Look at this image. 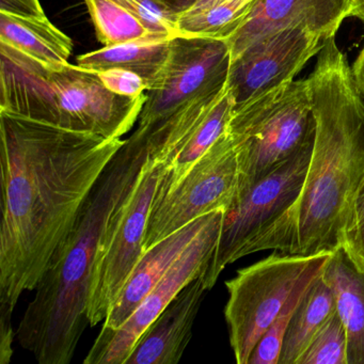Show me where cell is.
I'll return each instance as SVG.
<instances>
[{"instance_id":"obj_1","label":"cell","mask_w":364,"mask_h":364,"mask_svg":"<svg viewBox=\"0 0 364 364\" xmlns=\"http://www.w3.org/2000/svg\"><path fill=\"white\" fill-rule=\"evenodd\" d=\"M0 341L14 342L12 315L33 291L89 193L125 140L63 129L0 110Z\"/></svg>"},{"instance_id":"obj_2","label":"cell","mask_w":364,"mask_h":364,"mask_svg":"<svg viewBox=\"0 0 364 364\" xmlns=\"http://www.w3.org/2000/svg\"><path fill=\"white\" fill-rule=\"evenodd\" d=\"M317 55L308 78L314 144L282 255L312 257L340 248L349 203L364 180V101L348 59L336 37L326 39Z\"/></svg>"},{"instance_id":"obj_3","label":"cell","mask_w":364,"mask_h":364,"mask_svg":"<svg viewBox=\"0 0 364 364\" xmlns=\"http://www.w3.org/2000/svg\"><path fill=\"white\" fill-rule=\"evenodd\" d=\"M149 155L132 134L78 213L65 242L36 287L16 336L41 364H69L89 325L87 302L95 255L119 208L135 186Z\"/></svg>"},{"instance_id":"obj_4","label":"cell","mask_w":364,"mask_h":364,"mask_svg":"<svg viewBox=\"0 0 364 364\" xmlns=\"http://www.w3.org/2000/svg\"><path fill=\"white\" fill-rule=\"evenodd\" d=\"M315 132L308 80L281 85L234 110L228 127L240 172L233 201L314 142Z\"/></svg>"},{"instance_id":"obj_5","label":"cell","mask_w":364,"mask_h":364,"mask_svg":"<svg viewBox=\"0 0 364 364\" xmlns=\"http://www.w3.org/2000/svg\"><path fill=\"white\" fill-rule=\"evenodd\" d=\"M313 144H308L236 198L225 210L220 236L204 281L208 291L237 259L263 250L283 253L291 210L301 195Z\"/></svg>"},{"instance_id":"obj_6","label":"cell","mask_w":364,"mask_h":364,"mask_svg":"<svg viewBox=\"0 0 364 364\" xmlns=\"http://www.w3.org/2000/svg\"><path fill=\"white\" fill-rule=\"evenodd\" d=\"M331 253L302 257L274 252L225 282V317L238 364H248L257 343L302 283L318 276Z\"/></svg>"},{"instance_id":"obj_7","label":"cell","mask_w":364,"mask_h":364,"mask_svg":"<svg viewBox=\"0 0 364 364\" xmlns=\"http://www.w3.org/2000/svg\"><path fill=\"white\" fill-rule=\"evenodd\" d=\"M165 164L149 149L135 186L119 208L95 255L89 287V325L104 321L129 274L144 252V240L153 201Z\"/></svg>"},{"instance_id":"obj_8","label":"cell","mask_w":364,"mask_h":364,"mask_svg":"<svg viewBox=\"0 0 364 364\" xmlns=\"http://www.w3.org/2000/svg\"><path fill=\"white\" fill-rule=\"evenodd\" d=\"M238 159L225 134L169 191L155 196L144 250L200 217L225 210L238 184Z\"/></svg>"},{"instance_id":"obj_9","label":"cell","mask_w":364,"mask_h":364,"mask_svg":"<svg viewBox=\"0 0 364 364\" xmlns=\"http://www.w3.org/2000/svg\"><path fill=\"white\" fill-rule=\"evenodd\" d=\"M230 65L227 40L174 37L163 82L146 91L137 131H151L174 120L204 93L225 88Z\"/></svg>"},{"instance_id":"obj_10","label":"cell","mask_w":364,"mask_h":364,"mask_svg":"<svg viewBox=\"0 0 364 364\" xmlns=\"http://www.w3.org/2000/svg\"><path fill=\"white\" fill-rule=\"evenodd\" d=\"M225 210L212 220L183 251L159 284L117 330L101 329L85 364H125L140 336L191 281L206 272L216 250Z\"/></svg>"},{"instance_id":"obj_11","label":"cell","mask_w":364,"mask_h":364,"mask_svg":"<svg viewBox=\"0 0 364 364\" xmlns=\"http://www.w3.org/2000/svg\"><path fill=\"white\" fill-rule=\"evenodd\" d=\"M50 78L56 93L58 127L107 139H121L129 133L146 100L125 97L110 91L99 72L80 65L50 68Z\"/></svg>"},{"instance_id":"obj_12","label":"cell","mask_w":364,"mask_h":364,"mask_svg":"<svg viewBox=\"0 0 364 364\" xmlns=\"http://www.w3.org/2000/svg\"><path fill=\"white\" fill-rule=\"evenodd\" d=\"M323 41L306 29H281L247 48L231 61L227 88L234 101V110L291 82Z\"/></svg>"},{"instance_id":"obj_13","label":"cell","mask_w":364,"mask_h":364,"mask_svg":"<svg viewBox=\"0 0 364 364\" xmlns=\"http://www.w3.org/2000/svg\"><path fill=\"white\" fill-rule=\"evenodd\" d=\"M355 0H255L246 20L227 40L231 61L259 40L289 27L310 31L323 41L336 37Z\"/></svg>"},{"instance_id":"obj_14","label":"cell","mask_w":364,"mask_h":364,"mask_svg":"<svg viewBox=\"0 0 364 364\" xmlns=\"http://www.w3.org/2000/svg\"><path fill=\"white\" fill-rule=\"evenodd\" d=\"M204 274L184 287L136 343L125 364H178L205 298Z\"/></svg>"},{"instance_id":"obj_15","label":"cell","mask_w":364,"mask_h":364,"mask_svg":"<svg viewBox=\"0 0 364 364\" xmlns=\"http://www.w3.org/2000/svg\"><path fill=\"white\" fill-rule=\"evenodd\" d=\"M214 214L213 212L196 219L144 250L110 308L102 329H119L133 315L142 300L159 284L183 251L212 220Z\"/></svg>"},{"instance_id":"obj_16","label":"cell","mask_w":364,"mask_h":364,"mask_svg":"<svg viewBox=\"0 0 364 364\" xmlns=\"http://www.w3.org/2000/svg\"><path fill=\"white\" fill-rule=\"evenodd\" d=\"M336 300L347 332V364H364V269L342 246L330 255L321 272Z\"/></svg>"},{"instance_id":"obj_17","label":"cell","mask_w":364,"mask_h":364,"mask_svg":"<svg viewBox=\"0 0 364 364\" xmlns=\"http://www.w3.org/2000/svg\"><path fill=\"white\" fill-rule=\"evenodd\" d=\"M173 38L136 40L118 46H104L101 50L78 56L77 65L97 72L109 69L133 72L142 78L146 91H150L163 82Z\"/></svg>"},{"instance_id":"obj_18","label":"cell","mask_w":364,"mask_h":364,"mask_svg":"<svg viewBox=\"0 0 364 364\" xmlns=\"http://www.w3.org/2000/svg\"><path fill=\"white\" fill-rule=\"evenodd\" d=\"M0 42L50 68L69 65L73 50L71 38L48 18H22L0 14Z\"/></svg>"},{"instance_id":"obj_19","label":"cell","mask_w":364,"mask_h":364,"mask_svg":"<svg viewBox=\"0 0 364 364\" xmlns=\"http://www.w3.org/2000/svg\"><path fill=\"white\" fill-rule=\"evenodd\" d=\"M334 311L332 289L319 274L309 283L291 314L278 364H296Z\"/></svg>"},{"instance_id":"obj_20","label":"cell","mask_w":364,"mask_h":364,"mask_svg":"<svg viewBox=\"0 0 364 364\" xmlns=\"http://www.w3.org/2000/svg\"><path fill=\"white\" fill-rule=\"evenodd\" d=\"M234 112V101L225 88L205 118L189 136L173 159L165 165L156 196L169 191L184 174L225 135Z\"/></svg>"},{"instance_id":"obj_21","label":"cell","mask_w":364,"mask_h":364,"mask_svg":"<svg viewBox=\"0 0 364 364\" xmlns=\"http://www.w3.org/2000/svg\"><path fill=\"white\" fill-rule=\"evenodd\" d=\"M255 0H223L203 10H191L178 18V36L229 40L251 11Z\"/></svg>"},{"instance_id":"obj_22","label":"cell","mask_w":364,"mask_h":364,"mask_svg":"<svg viewBox=\"0 0 364 364\" xmlns=\"http://www.w3.org/2000/svg\"><path fill=\"white\" fill-rule=\"evenodd\" d=\"M97 39L104 46H118L136 40L170 39L151 33L117 0H84Z\"/></svg>"},{"instance_id":"obj_23","label":"cell","mask_w":364,"mask_h":364,"mask_svg":"<svg viewBox=\"0 0 364 364\" xmlns=\"http://www.w3.org/2000/svg\"><path fill=\"white\" fill-rule=\"evenodd\" d=\"M347 347L346 329L336 310L296 364H347Z\"/></svg>"},{"instance_id":"obj_24","label":"cell","mask_w":364,"mask_h":364,"mask_svg":"<svg viewBox=\"0 0 364 364\" xmlns=\"http://www.w3.org/2000/svg\"><path fill=\"white\" fill-rule=\"evenodd\" d=\"M309 282L302 283L291 294L278 316L259 338L249 357L248 364H278L282 350L283 338L289 326V319L299 302Z\"/></svg>"},{"instance_id":"obj_25","label":"cell","mask_w":364,"mask_h":364,"mask_svg":"<svg viewBox=\"0 0 364 364\" xmlns=\"http://www.w3.org/2000/svg\"><path fill=\"white\" fill-rule=\"evenodd\" d=\"M154 35L165 38L178 36V16L159 0H117Z\"/></svg>"},{"instance_id":"obj_26","label":"cell","mask_w":364,"mask_h":364,"mask_svg":"<svg viewBox=\"0 0 364 364\" xmlns=\"http://www.w3.org/2000/svg\"><path fill=\"white\" fill-rule=\"evenodd\" d=\"M342 247L364 269V180L353 195L345 219Z\"/></svg>"},{"instance_id":"obj_27","label":"cell","mask_w":364,"mask_h":364,"mask_svg":"<svg viewBox=\"0 0 364 364\" xmlns=\"http://www.w3.org/2000/svg\"><path fill=\"white\" fill-rule=\"evenodd\" d=\"M103 84L112 92L125 97H139L146 92V84L137 74L122 69L99 72Z\"/></svg>"},{"instance_id":"obj_28","label":"cell","mask_w":364,"mask_h":364,"mask_svg":"<svg viewBox=\"0 0 364 364\" xmlns=\"http://www.w3.org/2000/svg\"><path fill=\"white\" fill-rule=\"evenodd\" d=\"M0 14L22 18H46L39 0H0Z\"/></svg>"},{"instance_id":"obj_29","label":"cell","mask_w":364,"mask_h":364,"mask_svg":"<svg viewBox=\"0 0 364 364\" xmlns=\"http://www.w3.org/2000/svg\"><path fill=\"white\" fill-rule=\"evenodd\" d=\"M351 72H353V80H355L358 91L364 101V46L353 63Z\"/></svg>"},{"instance_id":"obj_30","label":"cell","mask_w":364,"mask_h":364,"mask_svg":"<svg viewBox=\"0 0 364 364\" xmlns=\"http://www.w3.org/2000/svg\"><path fill=\"white\" fill-rule=\"evenodd\" d=\"M161 5L180 16L195 7L198 0H159Z\"/></svg>"},{"instance_id":"obj_31","label":"cell","mask_w":364,"mask_h":364,"mask_svg":"<svg viewBox=\"0 0 364 364\" xmlns=\"http://www.w3.org/2000/svg\"><path fill=\"white\" fill-rule=\"evenodd\" d=\"M350 16H355L364 22V0H355Z\"/></svg>"}]
</instances>
